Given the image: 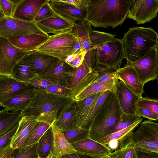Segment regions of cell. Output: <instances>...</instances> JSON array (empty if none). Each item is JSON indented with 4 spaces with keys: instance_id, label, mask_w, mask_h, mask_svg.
Returning <instances> with one entry per match:
<instances>
[{
    "instance_id": "6da1fadb",
    "label": "cell",
    "mask_w": 158,
    "mask_h": 158,
    "mask_svg": "<svg viewBox=\"0 0 158 158\" xmlns=\"http://www.w3.org/2000/svg\"><path fill=\"white\" fill-rule=\"evenodd\" d=\"M129 0L91 1L84 19L94 27L114 28L122 24L127 18Z\"/></svg>"
},
{
    "instance_id": "7a4b0ae2",
    "label": "cell",
    "mask_w": 158,
    "mask_h": 158,
    "mask_svg": "<svg viewBox=\"0 0 158 158\" xmlns=\"http://www.w3.org/2000/svg\"><path fill=\"white\" fill-rule=\"evenodd\" d=\"M158 35L152 28L140 27L130 28L121 39L125 58L131 64L158 47Z\"/></svg>"
},
{
    "instance_id": "3957f363",
    "label": "cell",
    "mask_w": 158,
    "mask_h": 158,
    "mask_svg": "<svg viewBox=\"0 0 158 158\" xmlns=\"http://www.w3.org/2000/svg\"><path fill=\"white\" fill-rule=\"evenodd\" d=\"M122 113L115 92L112 93L110 99L97 116L89 129V139L99 142L113 133Z\"/></svg>"
},
{
    "instance_id": "277c9868",
    "label": "cell",
    "mask_w": 158,
    "mask_h": 158,
    "mask_svg": "<svg viewBox=\"0 0 158 158\" xmlns=\"http://www.w3.org/2000/svg\"><path fill=\"white\" fill-rule=\"evenodd\" d=\"M33 88L35 94L33 98L26 107L21 111L23 117L58 111L74 99L71 97L58 95L44 89Z\"/></svg>"
},
{
    "instance_id": "5b68a950",
    "label": "cell",
    "mask_w": 158,
    "mask_h": 158,
    "mask_svg": "<svg viewBox=\"0 0 158 158\" xmlns=\"http://www.w3.org/2000/svg\"><path fill=\"white\" fill-rule=\"evenodd\" d=\"M80 40L73 29L56 35L49 38L36 50L65 61L75 52V47Z\"/></svg>"
},
{
    "instance_id": "8992f818",
    "label": "cell",
    "mask_w": 158,
    "mask_h": 158,
    "mask_svg": "<svg viewBox=\"0 0 158 158\" xmlns=\"http://www.w3.org/2000/svg\"><path fill=\"white\" fill-rule=\"evenodd\" d=\"M125 58L121 39L114 38L98 46L96 50V64L115 70L120 68Z\"/></svg>"
},
{
    "instance_id": "52a82bcc",
    "label": "cell",
    "mask_w": 158,
    "mask_h": 158,
    "mask_svg": "<svg viewBox=\"0 0 158 158\" xmlns=\"http://www.w3.org/2000/svg\"><path fill=\"white\" fill-rule=\"evenodd\" d=\"M133 133V141L138 152L158 153V124L150 120L141 122Z\"/></svg>"
},
{
    "instance_id": "ba28073f",
    "label": "cell",
    "mask_w": 158,
    "mask_h": 158,
    "mask_svg": "<svg viewBox=\"0 0 158 158\" xmlns=\"http://www.w3.org/2000/svg\"><path fill=\"white\" fill-rule=\"evenodd\" d=\"M31 34H39L47 37L50 36L40 30L35 22H27L5 16L0 20V36L8 39Z\"/></svg>"
},
{
    "instance_id": "9c48e42d",
    "label": "cell",
    "mask_w": 158,
    "mask_h": 158,
    "mask_svg": "<svg viewBox=\"0 0 158 158\" xmlns=\"http://www.w3.org/2000/svg\"><path fill=\"white\" fill-rule=\"evenodd\" d=\"M30 52L16 47L8 39L0 36V74L12 77L15 64Z\"/></svg>"
},
{
    "instance_id": "30bf717a",
    "label": "cell",
    "mask_w": 158,
    "mask_h": 158,
    "mask_svg": "<svg viewBox=\"0 0 158 158\" xmlns=\"http://www.w3.org/2000/svg\"><path fill=\"white\" fill-rule=\"evenodd\" d=\"M158 47H155L143 57L131 64L136 71L140 82L144 84L157 79Z\"/></svg>"
},
{
    "instance_id": "8fae6325",
    "label": "cell",
    "mask_w": 158,
    "mask_h": 158,
    "mask_svg": "<svg viewBox=\"0 0 158 158\" xmlns=\"http://www.w3.org/2000/svg\"><path fill=\"white\" fill-rule=\"evenodd\" d=\"M158 12V0H129L127 18L138 24L150 22Z\"/></svg>"
},
{
    "instance_id": "7c38bea8",
    "label": "cell",
    "mask_w": 158,
    "mask_h": 158,
    "mask_svg": "<svg viewBox=\"0 0 158 158\" xmlns=\"http://www.w3.org/2000/svg\"><path fill=\"white\" fill-rule=\"evenodd\" d=\"M73 29L80 40L82 49L86 52L84 60L92 70L96 64V48L93 46L89 37V33L92 29L91 25L84 19L75 23Z\"/></svg>"
},
{
    "instance_id": "4fadbf2b",
    "label": "cell",
    "mask_w": 158,
    "mask_h": 158,
    "mask_svg": "<svg viewBox=\"0 0 158 158\" xmlns=\"http://www.w3.org/2000/svg\"><path fill=\"white\" fill-rule=\"evenodd\" d=\"M142 119L140 117L131 125L109 134L99 142L110 149L111 152L124 147L133 141V130L141 123Z\"/></svg>"
},
{
    "instance_id": "5bb4252c",
    "label": "cell",
    "mask_w": 158,
    "mask_h": 158,
    "mask_svg": "<svg viewBox=\"0 0 158 158\" xmlns=\"http://www.w3.org/2000/svg\"><path fill=\"white\" fill-rule=\"evenodd\" d=\"M73 68L65 61L60 60L54 67L38 75L54 84L69 88Z\"/></svg>"
},
{
    "instance_id": "9a60e30c",
    "label": "cell",
    "mask_w": 158,
    "mask_h": 158,
    "mask_svg": "<svg viewBox=\"0 0 158 158\" xmlns=\"http://www.w3.org/2000/svg\"><path fill=\"white\" fill-rule=\"evenodd\" d=\"M58 111L43 113L37 115V121L26 140L25 146L38 143L41 137L55 122Z\"/></svg>"
},
{
    "instance_id": "2e32d148",
    "label": "cell",
    "mask_w": 158,
    "mask_h": 158,
    "mask_svg": "<svg viewBox=\"0 0 158 158\" xmlns=\"http://www.w3.org/2000/svg\"><path fill=\"white\" fill-rule=\"evenodd\" d=\"M49 4L56 14L74 23L84 20L87 14V9H79L63 0H49Z\"/></svg>"
},
{
    "instance_id": "e0dca14e",
    "label": "cell",
    "mask_w": 158,
    "mask_h": 158,
    "mask_svg": "<svg viewBox=\"0 0 158 158\" xmlns=\"http://www.w3.org/2000/svg\"><path fill=\"white\" fill-rule=\"evenodd\" d=\"M115 94L123 112L128 114H137V104L139 97L121 81L116 85Z\"/></svg>"
},
{
    "instance_id": "ac0fdd59",
    "label": "cell",
    "mask_w": 158,
    "mask_h": 158,
    "mask_svg": "<svg viewBox=\"0 0 158 158\" xmlns=\"http://www.w3.org/2000/svg\"><path fill=\"white\" fill-rule=\"evenodd\" d=\"M78 109V102L73 99L61 110L54 124L63 131L77 128L76 118Z\"/></svg>"
},
{
    "instance_id": "d6986e66",
    "label": "cell",
    "mask_w": 158,
    "mask_h": 158,
    "mask_svg": "<svg viewBox=\"0 0 158 158\" xmlns=\"http://www.w3.org/2000/svg\"><path fill=\"white\" fill-rule=\"evenodd\" d=\"M116 77L139 97L144 93V85L141 83L137 74L130 64L115 70Z\"/></svg>"
},
{
    "instance_id": "ffe728a7",
    "label": "cell",
    "mask_w": 158,
    "mask_h": 158,
    "mask_svg": "<svg viewBox=\"0 0 158 158\" xmlns=\"http://www.w3.org/2000/svg\"><path fill=\"white\" fill-rule=\"evenodd\" d=\"M29 86L11 77L0 74V106L7 99L29 89Z\"/></svg>"
},
{
    "instance_id": "44dd1931",
    "label": "cell",
    "mask_w": 158,
    "mask_h": 158,
    "mask_svg": "<svg viewBox=\"0 0 158 158\" xmlns=\"http://www.w3.org/2000/svg\"><path fill=\"white\" fill-rule=\"evenodd\" d=\"M38 27L45 33L56 35L73 29L75 23L55 13L52 16L35 23Z\"/></svg>"
},
{
    "instance_id": "7402d4cb",
    "label": "cell",
    "mask_w": 158,
    "mask_h": 158,
    "mask_svg": "<svg viewBox=\"0 0 158 158\" xmlns=\"http://www.w3.org/2000/svg\"><path fill=\"white\" fill-rule=\"evenodd\" d=\"M46 1L20 0L13 18L27 22H34L36 15Z\"/></svg>"
},
{
    "instance_id": "603a6c76",
    "label": "cell",
    "mask_w": 158,
    "mask_h": 158,
    "mask_svg": "<svg viewBox=\"0 0 158 158\" xmlns=\"http://www.w3.org/2000/svg\"><path fill=\"white\" fill-rule=\"evenodd\" d=\"M26 56L37 75L53 68L60 60L36 50L31 51Z\"/></svg>"
},
{
    "instance_id": "cb8c5ba5",
    "label": "cell",
    "mask_w": 158,
    "mask_h": 158,
    "mask_svg": "<svg viewBox=\"0 0 158 158\" xmlns=\"http://www.w3.org/2000/svg\"><path fill=\"white\" fill-rule=\"evenodd\" d=\"M50 37L37 34H31L8 38L10 42L16 47L26 52L36 50Z\"/></svg>"
},
{
    "instance_id": "d4e9b609",
    "label": "cell",
    "mask_w": 158,
    "mask_h": 158,
    "mask_svg": "<svg viewBox=\"0 0 158 158\" xmlns=\"http://www.w3.org/2000/svg\"><path fill=\"white\" fill-rule=\"evenodd\" d=\"M37 116H25L22 118L10 145L13 150L25 147L26 140L31 128L37 121Z\"/></svg>"
},
{
    "instance_id": "484cf974",
    "label": "cell",
    "mask_w": 158,
    "mask_h": 158,
    "mask_svg": "<svg viewBox=\"0 0 158 158\" xmlns=\"http://www.w3.org/2000/svg\"><path fill=\"white\" fill-rule=\"evenodd\" d=\"M72 144L77 152L89 155L105 157L111 153L110 150L104 145L90 139Z\"/></svg>"
},
{
    "instance_id": "4316f807",
    "label": "cell",
    "mask_w": 158,
    "mask_h": 158,
    "mask_svg": "<svg viewBox=\"0 0 158 158\" xmlns=\"http://www.w3.org/2000/svg\"><path fill=\"white\" fill-rule=\"evenodd\" d=\"M53 123L51 125L53 135V158H61L63 155L76 152L77 151L72 144L65 138L63 131Z\"/></svg>"
},
{
    "instance_id": "83f0119b",
    "label": "cell",
    "mask_w": 158,
    "mask_h": 158,
    "mask_svg": "<svg viewBox=\"0 0 158 158\" xmlns=\"http://www.w3.org/2000/svg\"><path fill=\"white\" fill-rule=\"evenodd\" d=\"M118 81L117 78L105 82H97L95 81L78 92L73 98L78 102L92 95L106 90L114 93L116 85Z\"/></svg>"
},
{
    "instance_id": "f1b7e54d",
    "label": "cell",
    "mask_w": 158,
    "mask_h": 158,
    "mask_svg": "<svg viewBox=\"0 0 158 158\" xmlns=\"http://www.w3.org/2000/svg\"><path fill=\"white\" fill-rule=\"evenodd\" d=\"M35 94L34 88L28 90L9 98L1 104L2 106L13 112L23 110L30 103Z\"/></svg>"
},
{
    "instance_id": "f546056e",
    "label": "cell",
    "mask_w": 158,
    "mask_h": 158,
    "mask_svg": "<svg viewBox=\"0 0 158 158\" xmlns=\"http://www.w3.org/2000/svg\"><path fill=\"white\" fill-rule=\"evenodd\" d=\"M26 55L14 66L12 77L19 81L27 83L31 79L38 75L27 59Z\"/></svg>"
},
{
    "instance_id": "4dcf8cb0",
    "label": "cell",
    "mask_w": 158,
    "mask_h": 158,
    "mask_svg": "<svg viewBox=\"0 0 158 158\" xmlns=\"http://www.w3.org/2000/svg\"><path fill=\"white\" fill-rule=\"evenodd\" d=\"M22 117L21 112H9L5 109L0 111V136L18 124Z\"/></svg>"
},
{
    "instance_id": "1f68e13d",
    "label": "cell",
    "mask_w": 158,
    "mask_h": 158,
    "mask_svg": "<svg viewBox=\"0 0 158 158\" xmlns=\"http://www.w3.org/2000/svg\"><path fill=\"white\" fill-rule=\"evenodd\" d=\"M112 92L104 91L91 108L85 120L83 128L89 130L94 120L100 111L110 99Z\"/></svg>"
},
{
    "instance_id": "d6a6232c",
    "label": "cell",
    "mask_w": 158,
    "mask_h": 158,
    "mask_svg": "<svg viewBox=\"0 0 158 158\" xmlns=\"http://www.w3.org/2000/svg\"><path fill=\"white\" fill-rule=\"evenodd\" d=\"M103 92L92 95L78 102L79 109L76 118V125L77 128H83L85 120L91 108Z\"/></svg>"
},
{
    "instance_id": "836d02e7",
    "label": "cell",
    "mask_w": 158,
    "mask_h": 158,
    "mask_svg": "<svg viewBox=\"0 0 158 158\" xmlns=\"http://www.w3.org/2000/svg\"><path fill=\"white\" fill-rule=\"evenodd\" d=\"M53 142V135L51 126L41 137L37 143V153L40 158H47L52 152Z\"/></svg>"
},
{
    "instance_id": "e575fe53",
    "label": "cell",
    "mask_w": 158,
    "mask_h": 158,
    "mask_svg": "<svg viewBox=\"0 0 158 158\" xmlns=\"http://www.w3.org/2000/svg\"><path fill=\"white\" fill-rule=\"evenodd\" d=\"M108 156L112 158H139L133 141L124 147L111 152Z\"/></svg>"
},
{
    "instance_id": "d590c367",
    "label": "cell",
    "mask_w": 158,
    "mask_h": 158,
    "mask_svg": "<svg viewBox=\"0 0 158 158\" xmlns=\"http://www.w3.org/2000/svg\"><path fill=\"white\" fill-rule=\"evenodd\" d=\"M91 71L92 70L89 68L84 60L79 66L74 68L69 85V89L71 91L84 77Z\"/></svg>"
},
{
    "instance_id": "8d00e7d4",
    "label": "cell",
    "mask_w": 158,
    "mask_h": 158,
    "mask_svg": "<svg viewBox=\"0 0 158 158\" xmlns=\"http://www.w3.org/2000/svg\"><path fill=\"white\" fill-rule=\"evenodd\" d=\"M63 132L65 138L69 143L71 144L89 139V130L87 129L77 128Z\"/></svg>"
},
{
    "instance_id": "74e56055",
    "label": "cell",
    "mask_w": 158,
    "mask_h": 158,
    "mask_svg": "<svg viewBox=\"0 0 158 158\" xmlns=\"http://www.w3.org/2000/svg\"><path fill=\"white\" fill-rule=\"evenodd\" d=\"M37 143L13 150L11 158H38Z\"/></svg>"
},
{
    "instance_id": "f35d334b",
    "label": "cell",
    "mask_w": 158,
    "mask_h": 158,
    "mask_svg": "<svg viewBox=\"0 0 158 158\" xmlns=\"http://www.w3.org/2000/svg\"><path fill=\"white\" fill-rule=\"evenodd\" d=\"M89 37L93 46L97 48L99 45L114 38V35L93 30L91 29L89 33Z\"/></svg>"
},
{
    "instance_id": "ab89813d",
    "label": "cell",
    "mask_w": 158,
    "mask_h": 158,
    "mask_svg": "<svg viewBox=\"0 0 158 158\" xmlns=\"http://www.w3.org/2000/svg\"><path fill=\"white\" fill-rule=\"evenodd\" d=\"M98 74L95 81L103 82L116 78L115 70L106 68L104 66L96 64L92 69Z\"/></svg>"
},
{
    "instance_id": "60d3db41",
    "label": "cell",
    "mask_w": 158,
    "mask_h": 158,
    "mask_svg": "<svg viewBox=\"0 0 158 158\" xmlns=\"http://www.w3.org/2000/svg\"><path fill=\"white\" fill-rule=\"evenodd\" d=\"M140 117L137 114H128L123 112L119 121L114 128L113 132L128 127L136 122Z\"/></svg>"
},
{
    "instance_id": "b9f144b4",
    "label": "cell",
    "mask_w": 158,
    "mask_h": 158,
    "mask_svg": "<svg viewBox=\"0 0 158 158\" xmlns=\"http://www.w3.org/2000/svg\"><path fill=\"white\" fill-rule=\"evenodd\" d=\"M137 107L149 110L158 115V100L147 96L139 97L137 104Z\"/></svg>"
},
{
    "instance_id": "7bdbcfd3",
    "label": "cell",
    "mask_w": 158,
    "mask_h": 158,
    "mask_svg": "<svg viewBox=\"0 0 158 158\" xmlns=\"http://www.w3.org/2000/svg\"><path fill=\"white\" fill-rule=\"evenodd\" d=\"M20 0H0V8L5 17H13Z\"/></svg>"
},
{
    "instance_id": "ee69618b",
    "label": "cell",
    "mask_w": 158,
    "mask_h": 158,
    "mask_svg": "<svg viewBox=\"0 0 158 158\" xmlns=\"http://www.w3.org/2000/svg\"><path fill=\"white\" fill-rule=\"evenodd\" d=\"M86 53L82 48L69 55L65 61L73 68H77L82 64Z\"/></svg>"
},
{
    "instance_id": "f6af8a7d",
    "label": "cell",
    "mask_w": 158,
    "mask_h": 158,
    "mask_svg": "<svg viewBox=\"0 0 158 158\" xmlns=\"http://www.w3.org/2000/svg\"><path fill=\"white\" fill-rule=\"evenodd\" d=\"M49 1L46 0L39 10L34 19V22L35 23L46 19L55 14V13L49 4Z\"/></svg>"
},
{
    "instance_id": "bcb514c9",
    "label": "cell",
    "mask_w": 158,
    "mask_h": 158,
    "mask_svg": "<svg viewBox=\"0 0 158 158\" xmlns=\"http://www.w3.org/2000/svg\"><path fill=\"white\" fill-rule=\"evenodd\" d=\"M19 123L8 132L0 136V152L10 146L12 138L19 127Z\"/></svg>"
},
{
    "instance_id": "7dc6e473",
    "label": "cell",
    "mask_w": 158,
    "mask_h": 158,
    "mask_svg": "<svg viewBox=\"0 0 158 158\" xmlns=\"http://www.w3.org/2000/svg\"><path fill=\"white\" fill-rule=\"evenodd\" d=\"M44 89L49 93L58 95L71 97L69 88L53 84L47 86Z\"/></svg>"
},
{
    "instance_id": "c3c4849f",
    "label": "cell",
    "mask_w": 158,
    "mask_h": 158,
    "mask_svg": "<svg viewBox=\"0 0 158 158\" xmlns=\"http://www.w3.org/2000/svg\"><path fill=\"white\" fill-rule=\"evenodd\" d=\"M27 84L34 88L41 89H44L48 86L54 84L38 75L31 79Z\"/></svg>"
},
{
    "instance_id": "681fc988",
    "label": "cell",
    "mask_w": 158,
    "mask_h": 158,
    "mask_svg": "<svg viewBox=\"0 0 158 158\" xmlns=\"http://www.w3.org/2000/svg\"><path fill=\"white\" fill-rule=\"evenodd\" d=\"M136 114L140 117H143L151 121H157L158 119V115L144 108L137 107Z\"/></svg>"
},
{
    "instance_id": "f907efd6",
    "label": "cell",
    "mask_w": 158,
    "mask_h": 158,
    "mask_svg": "<svg viewBox=\"0 0 158 158\" xmlns=\"http://www.w3.org/2000/svg\"><path fill=\"white\" fill-rule=\"evenodd\" d=\"M64 2L73 5L77 8L82 9H86L88 6L91 3L89 0H65Z\"/></svg>"
},
{
    "instance_id": "816d5d0a",
    "label": "cell",
    "mask_w": 158,
    "mask_h": 158,
    "mask_svg": "<svg viewBox=\"0 0 158 158\" xmlns=\"http://www.w3.org/2000/svg\"><path fill=\"white\" fill-rule=\"evenodd\" d=\"M105 157L93 156L82 154L76 152L73 153L63 155L61 158H103Z\"/></svg>"
},
{
    "instance_id": "f5cc1de1",
    "label": "cell",
    "mask_w": 158,
    "mask_h": 158,
    "mask_svg": "<svg viewBox=\"0 0 158 158\" xmlns=\"http://www.w3.org/2000/svg\"><path fill=\"white\" fill-rule=\"evenodd\" d=\"M13 149L10 146L0 152V158H11Z\"/></svg>"
},
{
    "instance_id": "db71d44e",
    "label": "cell",
    "mask_w": 158,
    "mask_h": 158,
    "mask_svg": "<svg viewBox=\"0 0 158 158\" xmlns=\"http://www.w3.org/2000/svg\"><path fill=\"white\" fill-rule=\"evenodd\" d=\"M139 158H158V153H149L138 152Z\"/></svg>"
},
{
    "instance_id": "11a10c76",
    "label": "cell",
    "mask_w": 158,
    "mask_h": 158,
    "mask_svg": "<svg viewBox=\"0 0 158 158\" xmlns=\"http://www.w3.org/2000/svg\"><path fill=\"white\" fill-rule=\"evenodd\" d=\"M4 17L5 16L0 8V20Z\"/></svg>"
},
{
    "instance_id": "9f6ffc18",
    "label": "cell",
    "mask_w": 158,
    "mask_h": 158,
    "mask_svg": "<svg viewBox=\"0 0 158 158\" xmlns=\"http://www.w3.org/2000/svg\"><path fill=\"white\" fill-rule=\"evenodd\" d=\"M39 158H40L39 156ZM46 158H53L52 152H51V153L48 155V156Z\"/></svg>"
},
{
    "instance_id": "6f0895ef",
    "label": "cell",
    "mask_w": 158,
    "mask_h": 158,
    "mask_svg": "<svg viewBox=\"0 0 158 158\" xmlns=\"http://www.w3.org/2000/svg\"><path fill=\"white\" fill-rule=\"evenodd\" d=\"M103 158H111L110 157H109V156H106V157H105Z\"/></svg>"
},
{
    "instance_id": "680465c9",
    "label": "cell",
    "mask_w": 158,
    "mask_h": 158,
    "mask_svg": "<svg viewBox=\"0 0 158 158\" xmlns=\"http://www.w3.org/2000/svg\"><path fill=\"white\" fill-rule=\"evenodd\" d=\"M38 158H39V157H38Z\"/></svg>"
}]
</instances>
